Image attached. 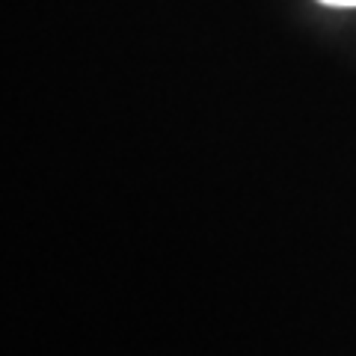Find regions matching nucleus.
Segmentation results:
<instances>
[{
	"mask_svg": "<svg viewBox=\"0 0 356 356\" xmlns=\"http://www.w3.org/2000/svg\"><path fill=\"white\" fill-rule=\"evenodd\" d=\"M327 6H356V0H321Z\"/></svg>",
	"mask_w": 356,
	"mask_h": 356,
	"instance_id": "obj_1",
	"label": "nucleus"
}]
</instances>
